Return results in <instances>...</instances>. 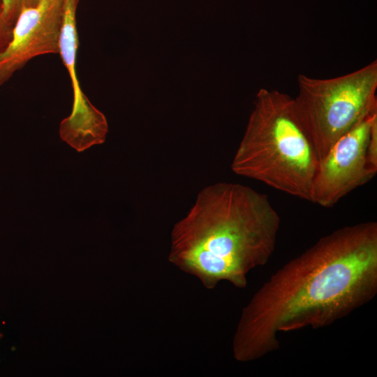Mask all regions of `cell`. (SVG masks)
I'll return each mask as SVG.
<instances>
[{"label": "cell", "instance_id": "obj_11", "mask_svg": "<svg viewBox=\"0 0 377 377\" xmlns=\"http://www.w3.org/2000/svg\"><path fill=\"white\" fill-rule=\"evenodd\" d=\"M2 336H3V334L0 332V339H1Z\"/></svg>", "mask_w": 377, "mask_h": 377}, {"label": "cell", "instance_id": "obj_3", "mask_svg": "<svg viewBox=\"0 0 377 377\" xmlns=\"http://www.w3.org/2000/svg\"><path fill=\"white\" fill-rule=\"evenodd\" d=\"M318 158L295 116L293 97L258 91L231 168L286 194L310 201Z\"/></svg>", "mask_w": 377, "mask_h": 377}, {"label": "cell", "instance_id": "obj_9", "mask_svg": "<svg viewBox=\"0 0 377 377\" xmlns=\"http://www.w3.org/2000/svg\"><path fill=\"white\" fill-rule=\"evenodd\" d=\"M367 152L370 167L377 171V120L374 122L370 131Z\"/></svg>", "mask_w": 377, "mask_h": 377}, {"label": "cell", "instance_id": "obj_10", "mask_svg": "<svg viewBox=\"0 0 377 377\" xmlns=\"http://www.w3.org/2000/svg\"><path fill=\"white\" fill-rule=\"evenodd\" d=\"M13 27V25L4 19L0 4V53L4 50L11 40Z\"/></svg>", "mask_w": 377, "mask_h": 377}, {"label": "cell", "instance_id": "obj_8", "mask_svg": "<svg viewBox=\"0 0 377 377\" xmlns=\"http://www.w3.org/2000/svg\"><path fill=\"white\" fill-rule=\"evenodd\" d=\"M40 0H0L4 19L13 25L25 9L36 6Z\"/></svg>", "mask_w": 377, "mask_h": 377}, {"label": "cell", "instance_id": "obj_4", "mask_svg": "<svg viewBox=\"0 0 377 377\" xmlns=\"http://www.w3.org/2000/svg\"><path fill=\"white\" fill-rule=\"evenodd\" d=\"M293 109L318 161L334 143L377 110V61L332 78L300 74Z\"/></svg>", "mask_w": 377, "mask_h": 377}, {"label": "cell", "instance_id": "obj_6", "mask_svg": "<svg viewBox=\"0 0 377 377\" xmlns=\"http://www.w3.org/2000/svg\"><path fill=\"white\" fill-rule=\"evenodd\" d=\"M80 0H64L59 54L71 78L73 91L71 114L60 124L61 140L77 151L101 145L105 140L108 126L105 115L83 94L76 73L78 35L76 10Z\"/></svg>", "mask_w": 377, "mask_h": 377}, {"label": "cell", "instance_id": "obj_12", "mask_svg": "<svg viewBox=\"0 0 377 377\" xmlns=\"http://www.w3.org/2000/svg\"><path fill=\"white\" fill-rule=\"evenodd\" d=\"M0 4H1V2H0Z\"/></svg>", "mask_w": 377, "mask_h": 377}, {"label": "cell", "instance_id": "obj_1", "mask_svg": "<svg viewBox=\"0 0 377 377\" xmlns=\"http://www.w3.org/2000/svg\"><path fill=\"white\" fill-rule=\"evenodd\" d=\"M377 293V223L339 228L275 272L242 309L232 341L239 362L280 347L278 336L322 328Z\"/></svg>", "mask_w": 377, "mask_h": 377}, {"label": "cell", "instance_id": "obj_5", "mask_svg": "<svg viewBox=\"0 0 377 377\" xmlns=\"http://www.w3.org/2000/svg\"><path fill=\"white\" fill-rule=\"evenodd\" d=\"M377 110L370 112L340 138L318 161L311 202L332 207L376 175L368 162L367 143Z\"/></svg>", "mask_w": 377, "mask_h": 377}, {"label": "cell", "instance_id": "obj_2", "mask_svg": "<svg viewBox=\"0 0 377 377\" xmlns=\"http://www.w3.org/2000/svg\"><path fill=\"white\" fill-rule=\"evenodd\" d=\"M281 219L269 198L238 183L202 188L171 232L169 260L212 289L243 288L247 274L274 252Z\"/></svg>", "mask_w": 377, "mask_h": 377}, {"label": "cell", "instance_id": "obj_7", "mask_svg": "<svg viewBox=\"0 0 377 377\" xmlns=\"http://www.w3.org/2000/svg\"><path fill=\"white\" fill-rule=\"evenodd\" d=\"M63 12L64 0H40L20 13L10 41L0 53V84L33 58L59 54Z\"/></svg>", "mask_w": 377, "mask_h": 377}]
</instances>
